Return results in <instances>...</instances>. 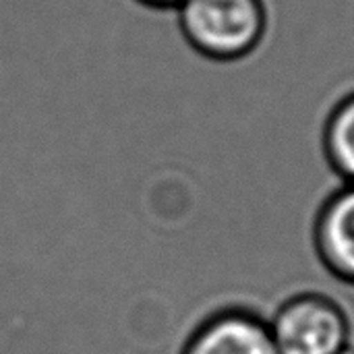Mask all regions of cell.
Wrapping results in <instances>:
<instances>
[{
	"label": "cell",
	"mask_w": 354,
	"mask_h": 354,
	"mask_svg": "<svg viewBox=\"0 0 354 354\" xmlns=\"http://www.w3.org/2000/svg\"><path fill=\"white\" fill-rule=\"evenodd\" d=\"M324 151L332 170L354 185V91L344 95L324 124Z\"/></svg>",
	"instance_id": "cell-5"
},
{
	"label": "cell",
	"mask_w": 354,
	"mask_h": 354,
	"mask_svg": "<svg viewBox=\"0 0 354 354\" xmlns=\"http://www.w3.org/2000/svg\"><path fill=\"white\" fill-rule=\"evenodd\" d=\"M185 44L212 62H236L253 54L268 33L263 0H185L176 8Z\"/></svg>",
	"instance_id": "cell-1"
},
{
	"label": "cell",
	"mask_w": 354,
	"mask_h": 354,
	"mask_svg": "<svg viewBox=\"0 0 354 354\" xmlns=\"http://www.w3.org/2000/svg\"><path fill=\"white\" fill-rule=\"evenodd\" d=\"M313 243L324 268L338 280L354 284V185L344 183L319 207Z\"/></svg>",
	"instance_id": "cell-4"
},
{
	"label": "cell",
	"mask_w": 354,
	"mask_h": 354,
	"mask_svg": "<svg viewBox=\"0 0 354 354\" xmlns=\"http://www.w3.org/2000/svg\"><path fill=\"white\" fill-rule=\"evenodd\" d=\"M145 2L149 6H158V8H178L185 0H139Z\"/></svg>",
	"instance_id": "cell-6"
},
{
	"label": "cell",
	"mask_w": 354,
	"mask_h": 354,
	"mask_svg": "<svg viewBox=\"0 0 354 354\" xmlns=\"http://www.w3.org/2000/svg\"><path fill=\"white\" fill-rule=\"evenodd\" d=\"M268 324L280 354H351L354 348L351 315L324 292L284 299Z\"/></svg>",
	"instance_id": "cell-2"
},
{
	"label": "cell",
	"mask_w": 354,
	"mask_h": 354,
	"mask_svg": "<svg viewBox=\"0 0 354 354\" xmlns=\"http://www.w3.org/2000/svg\"><path fill=\"white\" fill-rule=\"evenodd\" d=\"M178 354H280L266 317L241 309H220L203 317Z\"/></svg>",
	"instance_id": "cell-3"
}]
</instances>
